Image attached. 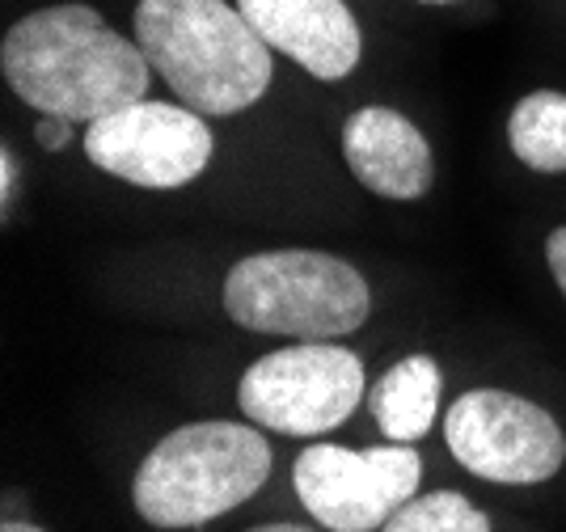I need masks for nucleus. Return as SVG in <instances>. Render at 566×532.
Wrapping results in <instances>:
<instances>
[{
	"label": "nucleus",
	"mask_w": 566,
	"mask_h": 532,
	"mask_svg": "<svg viewBox=\"0 0 566 532\" xmlns=\"http://www.w3.org/2000/svg\"><path fill=\"white\" fill-rule=\"evenodd\" d=\"M343 157L352 174L385 199H419L431 190V144L406 115L389 106H364L343 127Z\"/></svg>",
	"instance_id": "nucleus-10"
},
{
	"label": "nucleus",
	"mask_w": 566,
	"mask_h": 532,
	"mask_svg": "<svg viewBox=\"0 0 566 532\" xmlns=\"http://www.w3.org/2000/svg\"><path fill=\"white\" fill-rule=\"evenodd\" d=\"M507 144L537 174H566V93L537 90L507 118Z\"/></svg>",
	"instance_id": "nucleus-12"
},
{
	"label": "nucleus",
	"mask_w": 566,
	"mask_h": 532,
	"mask_svg": "<svg viewBox=\"0 0 566 532\" xmlns=\"http://www.w3.org/2000/svg\"><path fill=\"white\" fill-rule=\"evenodd\" d=\"M380 532H491L486 511H478L457 490H436L423 499L401 503Z\"/></svg>",
	"instance_id": "nucleus-13"
},
{
	"label": "nucleus",
	"mask_w": 566,
	"mask_h": 532,
	"mask_svg": "<svg viewBox=\"0 0 566 532\" xmlns=\"http://www.w3.org/2000/svg\"><path fill=\"white\" fill-rule=\"evenodd\" d=\"M452 457L473 478L503 487L549 482L566 461V436L549 410L503 389H470L444 418Z\"/></svg>",
	"instance_id": "nucleus-6"
},
{
	"label": "nucleus",
	"mask_w": 566,
	"mask_h": 532,
	"mask_svg": "<svg viewBox=\"0 0 566 532\" xmlns=\"http://www.w3.org/2000/svg\"><path fill=\"white\" fill-rule=\"evenodd\" d=\"M545 258H549V271H554L558 292L566 296V225L549 232V241H545Z\"/></svg>",
	"instance_id": "nucleus-16"
},
{
	"label": "nucleus",
	"mask_w": 566,
	"mask_h": 532,
	"mask_svg": "<svg viewBox=\"0 0 566 532\" xmlns=\"http://www.w3.org/2000/svg\"><path fill=\"white\" fill-rule=\"evenodd\" d=\"M364 397V364L334 343H301L262 355L237 385L250 423L280 436H326Z\"/></svg>",
	"instance_id": "nucleus-5"
},
{
	"label": "nucleus",
	"mask_w": 566,
	"mask_h": 532,
	"mask_svg": "<svg viewBox=\"0 0 566 532\" xmlns=\"http://www.w3.org/2000/svg\"><path fill=\"white\" fill-rule=\"evenodd\" d=\"M440 385H444V376L431 355H406L385 372L368 394V410L385 431V440H423L440 415Z\"/></svg>",
	"instance_id": "nucleus-11"
},
{
	"label": "nucleus",
	"mask_w": 566,
	"mask_h": 532,
	"mask_svg": "<svg viewBox=\"0 0 566 532\" xmlns=\"http://www.w3.org/2000/svg\"><path fill=\"white\" fill-rule=\"evenodd\" d=\"M423 4H452V0H423Z\"/></svg>",
	"instance_id": "nucleus-19"
},
{
	"label": "nucleus",
	"mask_w": 566,
	"mask_h": 532,
	"mask_svg": "<svg viewBox=\"0 0 566 532\" xmlns=\"http://www.w3.org/2000/svg\"><path fill=\"white\" fill-rule=\"evenodd\" d=\"M237 9L262 43L317 81H343L364 55L359 22L343 0H237Z\"/></svg>",
	"instance_id": "nucleus-9"
},
{
	"label": "nucleus",
	"mask_w": 566,
	"mask_h": 532,
	"mask_svg": "<svg viewBox=\"0 0 566 532\" xmlns=\"http://www.w3.org/2000/svg\"><path fill=\"white\" fill-rule=\"evenodd\" d=\"M39 144L48 148V153H64L69 148V139H72V123L69 118H55V115H43L39 118Z\"/></svg>",
	"instance_id": "nucleus-14"
},
{
	"label": "nucleus",
	"mask_w": 566,
	"mask_h": 532,
	"mask_svg": "<svg viewBox=\"0 0 566 532\" xmlns=\"http://www.w3.org/2000/svg\"><path fill=\"white\" fill-rule=\"evenodd\" d=\"M0 532H43V529H34V524H25V520H9Z\"/></svg>",
	"instance_id": "nucleus-18"
},
{
	"label": "nucleus",
	"mask_w": 566,
	"mask_h": 532,
	"mask_svg": "<svg viewBox=\"0 0 566 532\" xmlns=\"http://www.w3.org/2000/svg\"><path fill=\"white\" fill-rule=\"evenodd\" d=\"M136 43L199 115H241L271 90V46L229 0H140Z\"/></svg>",
	"instance_id": "nucleus-2"
},
{
	"label": "nucleus",
	"mask_w": 566,
	"mask_h": 532,
	"mask_svg": "<svg viewBox=\"0 0 566 532\" xmlns=\"http://www.w3.org/2000/svg\"><path fill=\"white\" fill-rule=\"evenodd\" d=\"M237 325L301 343H331L368 322L373 292L352 262L322 250H271L241 258L224 279Z\"/></svg>",
	"instance_id": "nucleus-4"
},
{
	"label": "nucleus",
	"mask_w": 566,
	"mask_h": 532,
	"mask_svg": "<svg viewBox=\"0 0 566 532\" xmlns=\"http://www.w3.org/2000/svg\"><path fill=\"white\" fill-rule=\"evenodd\" d=\"M250 532H308L301 524H262V529H250Z\"/></svg>",
	"instance_id": "nucleus-17"
},
{
	"label": "nucleus",
	"mask_w": 566,
	"mask_h": 532,
	"mask_svg": "<svg viewBox=\"0 0 566 532\" xmlns=\"http://www.w3.org/2000/svg\"><path fill=\"white\" fill-rule=\"evenodd\" d=\"M13 186H18V157H13V148L4 144V148H0V216L13 211Z\"/></svg>",
	"instance_id": "nucleus-15"
},
{
	"label": "nucleus",
	"mask_w": 566,
	"mask_h": 532,
	"mask_svg": "<svg viewBox=\"0 0 566 532\" xmlns=\"http://www.w3.org/2000/svg\"><path fill=\"white\" fill-rule=\"evenodd\" d=\"M85 157L132 186L174 190L195 182L212 161V132L199 111L169 102H136L97 118L85 132Z\"/></svg>",
	"instance_id": "nucleus-8"
},
{
	"label": "nucleus",
	"mask_w": 566,
	"mask_h": 532,
	"mask_svg": "<svg viewBox=\"0 0 566 532\" xmlns=\"http://www.w3.org/2000/svg\"><path fill=\"white\" fill-rule=\"evenodd\" d=\"M0 72L25 106L69 123H97L136 106L153 81L140 43L111 30L106 18L81 0L34 9L9 25Z\"/></svg>",
	"instance_id": "nucleus-1"
},
{
	"label": "nucleus",
	"mask_w": 566,
	"mask_h": 532,
	"mask_svg": "<svg viewBox=\"0 0 566 532\" xmlns=\"http://www.w3.org/2000/svg\"><path fill=\"white\" fill-rule=\"evenodd\" d=\"M423 461L406 444L352 452L338 444H313L296 457L292 482L305 511L331 532H373L415 499Z\"/></svg>",
	"instance_id": "nucleus-7"
},
{
	"label": "nucleus",
	"mask_w": 566,
	"mask_h": 532,
	"mask_svg": "<svg viewBox=\"0 0 566 532\" xmlns=\"http://www.w3.org/2000/svg\"><path fill=\"white\" fill-rule=\"evenodd\" d=\"M271 478V448L241 423H190L144 457L132 482L136 511L153 529H199L241 508Z\"/></svg>",
	"instance_id": "nucleus-3"
}]
</instances>
